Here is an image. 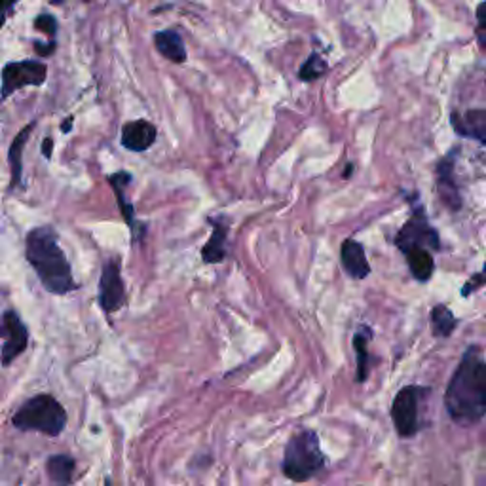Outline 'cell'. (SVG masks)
<instances>
[{"label":"cell","mask_w":486,"mask_h":486,"mask_svg":"<svg viewBox=\"0 0 486 486\" xmlns=\"http://www.w3.org/2000/svg\"><path fill=\"white\" fill-rule=\"evenodd\" d=\"M449 416L460 426H473L486 414V362L479 348H468L445 393Z\"/></svg>","instance_id":"6da1fadb"},{"label":"cell","mask_w":486,"mask_h":486,"mask_svg":"<svg viewBox=\"0 0 486 486\" xmlns=\"http://www.w3.org/2000/svg\"><path fill=\"white\" fill-rule=\"evenodd\" d=\"M25 257L38 276L42 287L52 294L76 291L71 264L59 245V236L52 226H36L25 238Z\"/></svg>","instance_id":"7a4b0ae2"},{"label":"cell","mask_w":486,"mask_h":486,"mask_svg":"<svg viewBox=\"0 0 486 486\" xmlns=\"http://www.w3.org/2000/svg\"><path fill=\"white\" fill-rule=\"evenodd\" d=\"M325 468V454L322 451L320 435L313 430L294 433L283 454L282 471L293 482H308Z\"/></svg>","instance_id":"3957f363"},{"label":"cell","mask_w":486,"mask_h":486,"mask_svg":"<svg viewBox=\"0 0 486 486\" xmlns=\"http://www.w3.org/2000/svg\"><path fill=\"white\" fill-rule=\"evenodd\" d=\"M12 424L19 431H38L57 437L67 426V412L54 395L38 393L15 411Z\"/></svg>","instance_id":"277c9868"},{"label":"cell","mask_w":486,"mask_h":486,"mask_svg":"<svg viewBox=\"0 0 486 486\" xmlns=\"http://www.w3.org/2000/svg\"><path fill=\"white\" fill-rule=\"evenodd\" d=\"M395 245L399 247L401 253H403V255L414 249H428V251L441 249L439 232L430 224L426 209L418 200L414 202L411 219L403 224V228L397 232Z\"/></svg>","instance_id":"5b68a950"},{"label":"cell","mask_w":486,"mask_h":486,"mask_svg":"<svg viewBox=\"0 0 486 486\" xmlns=\"http://www.w3.org/2000/svg\"><path fill=\"white\" fill-rule=\"evenodd\" d=\"M430 393V388L424 386H405L399 390L392 403V422L399 437L409 439L414 437L420 430L418 409L420 401Z\"/></svg>","instance_id":"8992f818"},{"label":"cell","mask_w":486,"mask_h":486,"mask_svg":"<svg viewBox=\"0 0 486 486\" xmlns=\"http://www.w3.org/2000/svg\"><path fill=\"white\" fill-rule=\"evenodd\" d=\"M48 76V67L42 61L25 59L6 63L3 69V86L0 99H8L12 94L25 86H42Z\"/></svg>","instance_id":"52a82bcc"},{"label":"cell","mask_w":486,"mask_h":486,"mask_svg":"<svg viewBox=\"0 0 486 486\" xmlns=\"http://www.w3.org/2000/svg\"><path fill=\"white\" fill-rule=\"evenodd\" d=\"M0 338H3V352H0V363L5 367L12 365L15 359L27 350L29 331L21 322L17 312L6 310L0 318Z\"/></svg>","instance_id":"ba28073f"},{"label":"cell","mask_w":486,"mask_h":486,"mask_svg":"<svg viewBox=\"0 0 486 486\" xmlns=\"http://www.w3.org/2000/svg\"><path fill=\"white\" fill-rule=\"evenodd\" d=\"M125 303V289L120 273V264L111 259L104 263L99 280V306L103 312H118Z\"/></svg>","instance_id":"9c48e42d"},{"label":"cell","mask_w":486,"mask_h":486,"mask_svg":"<svg viewBox=\"0 0 486 486\" xmlns=\"http://www.w3.org/2000/svg\"><path fill=\"white\" fill-rule=\"evenodd\" d=\"M456 156H458V149L451 151L445 158H441L437 164V193H439L441 202L445 203V207L449 211L461 209V194H460L456 179H454Z\"/></svg>","instance_id":"30bf717a"},{"label":"cell","mask_w":486,"mask_h":486,"mask_svg":"<svg viewBox=\"0 0 486 486\" xmlns=\"http://www.w3.org/2000/svg\"><path fill=\"white\" fill-rule=\"evenodd\" d=\"M451 125L456 135L486 146V109H470L466 113L452 111Z\"/></svg>","instance_id":"8fae6325"},{"label":"cell","mask_w":486,"mask_h":486,"mask_svg":"<svg viewBox=\"0 0 486 486\" xmlns=\"http://www.w3.org/2000/svg\"><path fill=\"white\" fill-rule=\"evenodd\" d=\"M158 137L156 125L149 120H134L122 128V146L132 153L149 151Z\"/></svg>","instance_id":"7c38bea8"},{"label":"cell","mask_w":486,"mask_h":486,"mask_svg":"<svg viewBox=\"0 0 486 486\" xmlns=\"http://www.w3.org/2000/svg\"><path fill=\"white\" fill-rule=\"evenodd\" d=\"M341 261H342V266H344L346 273L352 280H365V278H369L371 264H369V259H367V253H365V247L359 243L357 240L348 238V240L342 242Z\"/></svg>","instance_id":"4fadbf2b"},{"label":"cell","mask_w":486,"mask_h":486,"mask_svg":"<svg viewBox=\"0 0 486 486\" xmlns=\"http://www.w3.org/2000/svg\"><path fill=\"white\" fill-rule=\"evenodd\" d=\"M132 174L128 172H118V174H113L109 175V183L114 190V194H116V202H118V207H120V213L124 217V221L128 223V226L132 228V234H134V242H137L139 238H143L141 234L144 232V226H139L137 224V219H135V209L132 205V202L125 198L124 194V188L128 186L132 183Z\"/></svg>","instance_id":"5bb4252c"},{"label":"cell","mask_w":486,"mask_h":486,"mask_svg":"<svg viewBox=\"0 0 486 486\" xmlns=\"http://www.w3.org/2000/svg\"><path fill=\"white\" fill-rule=\"evenodd\" d=\"M213 234L202 249V259L207 264H219L226 259V242H228V221L224 217H211Z\"/></svg>","instance_id":"9a60e30c"},{"label":"cell","mask_w":486,"mask_h":486,"mask_svg":"<svg viewBox=\"0 0 486 486\" xmlns=\"http://www.w3.org/2000/svg\"><path fill=\"white\" fill-rule=\"evenodd\" d=\"M154 46L169 61L179 63V65L186 61V46L177 31H158L154 35Z\"/></svg>","instance_id":"2e32d148"},{"label":"cell","mask_w":486,"mask_h":486,"mask_svg":"<svg viewBox=\"0 0 486 486\" xmlns=\"http://www.w3.org/2000/svg\"><path fill=\"white\" fill-rule=\"evenodd\" d=\"M76 461L69 454H54L46 461V473L55 486H71L74 481Z\"/></svg>","instance_id":"e0dca14e"},{"label":"cell","mask_w":486,"mask_h":486,"mask_svg":"<svg viewBox=\"0 0 486 486\" xmlns=\"http://www.w3.org/2000/svg\"><path fill=\"white\" fill-rule=\"evenodd\" d=\"M33 128H35V122L27 124L24 130H21L15 139L12 141L10 149H8V160H10V167H12V183H10V188H15L19 183H21V175H24V149L25 144L33 134Z\"/></svg>","instance_id":"ac0fdd59"},{"label":"cell","mask_w":486,"mask_h":486,"mask_svg":"<svg viewBox=\"0 0 486 486\" xmlns=\"http://www.w3.org/2000/svg\"><path fill=\"white\" fill-rule=\"evenodd\" d=\"M405 259L409 264V270L412 273V278L420 283H426L431 280L433 270H435V261L431 251L428 249H414L405 253Z\"/></svg>","instance_id":"d6986e66"},{"label":"cell","mask_w":486,"mask_h":486,"mask_svg":"<svg viewBox=\"0 0 486 486\" xmlns=\"http://www.w3.org/2000/svg\"><path fill=\"white\" fill-rule=\"evenodd\" d=\"M372 338L371 327L363 325L353 336V348L357 353V382H365L369 378V342Z\"/></svg>","instance_id":"ffe728a7"},{"label":"cell","mask_w":486,"mask_h":486,"mask_svg":"<svg viewBox=\"0 0 486 486\" xmlns=\"http://www.w3.org/2000/svg\"><path fill=\"white\" fill-rule=\"evenodd\" d=\"M431 331L435 336H441V338H449L454 329L458 327V320L454 318V313L451 312L449 306L445 304H437L433 310H431Z\"/></svg>","instance_id":"44dd1931"},{"label":"cell","mask_w":486,"mask_h":486,"mask_svg":"<svg viewBox=\"0 0 486 486\" xmlns=\"http://www.w3.org/2000/svg\"><path fill=\"white\" fill-rule=\"evenodd\" d=\"M327 61L320 54H312L299 71V78L304 82H313L327 73Z\"/></svg>","instance_id":"7402d4cb"},{"label":"cell","mask_w":486,"mask_h":486,"mask_svg":"<svg viewBox=\"0 0 486 486\" xmlns=\"http://www.w3.org/2000/svg\"><path fill=\"white\" fill-rule=\"evenodd\" d=\"M35 29L40 31L42 35H46L48 40L57 38V19L52 14H40L35 19Z\"/></svg>","instance_id":"603a6c76"},{"label":"cell","mask_w":486,"mask_h":486,"mask_svg":"<svg viewBox=\"0 0 486 486\" xmlns=\"http://www.w3.org/2000/svg\"><path fill=\"white\" fill-rule=\"evenodd\" d=\"M475 17H477V25H475V36L479 46L486 52V0L477 6L475 10Z\"/></svg>","instance_id":"cb8c5ba5"},{"label":"cell","mask_w":486,"mask_h":486,"mask_svg":"<svg viewBox=\"0 0 486 486\" xmlns=\"http://www.w3.org/2000/svg\"><path fill=\"white\" fill-rule=\"evenodd\" d=\"M484 283H486V264H484V268L479 273H475V276H471L466 282V285L461 287V297H470L471 293H475L477 289H481Z\"/></svg>","instance_id":"d4e9b609"},{"label":"cell","mask_w":486,"mask_h":486,"mask_svg":"<svg viewBox=\"0 0 486 486\" xmlns=\"http://www.w3.org/2000/svg\"><path fill=\"white\" fill-rule=\"evenodd\" d=\"M35 52L38 54V55H42V57H48V55H52L54 52H55V48H57V42L55 40H48L46 42V45H45V42H35Z\"/></svg>","instance_id":"484cf974"},{"label":"cell","mask_w":486,"mask_h":486,"mask_svg":"<svg viewBox=\"0 0 486 486\" xmlns=\"http://www.w3.org/2000/svg\"><path fill=\"white\" fill-rule=\"evenodd\" d=\"M52 149H54V139L46 137L45 141H42V154H45L46 160L52 158Z\"/></svg>","instance_id":"4316f807"},{"label":"cell","mask_w":486,"mask_h":486,"mask_svg":"<svg viewBox=\"0 0 486 486\" xmlns=\"http://www.w3.org/2000/svg\"><path fill=\"white\" fill-rule=\"evenodd\" d=\"M17 3V0H0V15H8L10 8Z\"/></svg>","instance_id":"83f0119b"},{"label":"cell","mask_w":486,"mask_h":486,"mask_svg":"<svg viewBox=\"0 0 486 486\" xmlns=\"http://www.w3.org/2000/svg\"><path fill=\"white\" fill-rule=\"evenodd\" d=\"M73 122H74V116H69L67 120H63V124H61V132H63V134H69V132L73 130Z\"/></svg>","instance_id":"f1b7e54d"},{"label":"cell","mask_w":486,"mask_h":486,"mask_svg":"<svg viewBox=\"0 0 486 486\" xmlns=\"http://www.w3.org/2000/svg\"><path fill=\"white\" fill-rule=\"evenodd\" d=\"M352 172H353V165L350 164V165L346 167V172H344V179H348V177H352Z\"/></svg>","instance_id":"f546056e"},{"label":"cell","mask_w":486,"mask_h":486,"mask_svg":"<svg viewBox=\"0 0 486 486\" xmlns=\"http://www.w3.org/2000/svg\"><path fill=\"white\" fill-rule=\"evenodd\" d=\"M50 3H52V5H55V6H61V5H65L67 0H50Z\"/></svg>","instance_id":"4dcf8cb0"},{"label":"cell","mask_w":486,"mask_h":486,"mask_svg":"<svg viewBox=\"0 0 486 486\" xmlns=\"http://www.w3.org/2000/svg\"><path fill=\"white\" fill-rule=\"evenodd\" d=\"M82 3H92V0H82Z\"/></svg>","instance_id":"1f68e13d"}]
</instances>
